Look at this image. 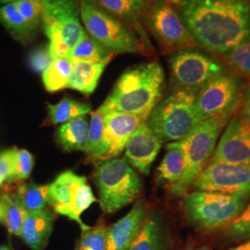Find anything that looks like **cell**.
<instances>
[{
  "instance_id": "3957f363",
  "label": "cell",
  "mask_w": 250,
  "mask_h": 250,
  "mask_svg": "<svg viewBox=\"0 0 250 250\" xmlns=\"http://www.w3.org/2000/svg\"><path fill=\"white\" fill-rule=\"evenodd\" d=\"M80 17L89 36L114 54L151 53L136 32L101 9L94 0H81Z\"/></svg>"
},
{
  "instance_id": "52a82bcc",
  "label": "cell",
  "mask_w": 250,
  "mask_h": 250,
  "mask_svg": "<svg viewBox=\"0 0 250 250\" xmlns=\"http://www.w3.org/2000/svg\"><path fill=\"white\" fill-rule=\"evenodd\" d=\"M248 205L244 197L197 190L186 194L183 209L190 224L204 231L227 227Z\"/></svg>"
},
{
  "instance_id": "b9f144b4",
  "label": "cell",
  "mask_w": 250,
  "mask_h": 250,
  "mask_svg": "<svg viewBox=\"0 0 250 250\" xmlns=\"http://www.w3.org/2000/svg\"><path fill=\"white\" fill-rule=\"evenodd\" d=\"M19 0H0V4H9V3H13Z\"/></svg>"
},
{
  "instance_id": "4316f807",
  "label": "cell",
  "mask_w": 250,
  "mask_h": 250,
  "mask_svg": "<svg viewBox=\"0 0 250 250\" xmlns=\"http://www.w3.org/2000/svg\"><path fill=\"white\" fill-rule=\"evenodd\" d=\"M0 23L20 42H26L34 36L35 30L20 14L13 3L0 7Z\"/></svg>"
},
{
  "instance_id": "9a60e30c",
  "label": "cell",
  "mask_w": 250,
  "mask_h": 250,
  "mask_svg": "<svg viewBox=\"0 0 250 250\" xmlns=\"http://www.w3.org/2000/svg\"><path fill=\"white\" fill-rule=\"evenodd\" d=\"M145 120L147 119L123 112L103 113L105 154L102 161L119 157L135 129Z\"/></svg>"
},
{
  "instance_id": "6da1fadb",
  "label": "cell",
  "mask_w": 250,
  "mask_h": 250,
  "mask_svg": "<svg viewBox=\"0 0 250 250\" xmlns=\"http://www.w3.org/2000/svg\"><path fill=\"white\" fill-rule=\"evenodd\" d=\"M177 12L197 45L225 54L250 38V0H188Z\"/></svg>"
},
{
  "instance_id": "ac0fdd59",
  "label": "cell",
  "mask_w": 250,
  "mask_h": 250,
  "mask_svg": "<svg viewBox=\"0 0 250 250\" xmlns=\"http://www.w3.org/2000/svg\"><path fill=\"white\" fill-rule=\"evenodd\" d=\"M53 214L46 209L26 211L21 237L31 250H43L53 230Z\"/></svg>"
},
{
  "instance_id": "30bf717a",
  "label": "cell",
  "mask_w": 250,
  "mask_h": 250,
  "mask_svg": "<svg viewBox=\"0 0 250 250\" xmlns=\"http://www.w3.org/2000/svg\"><path fill=\"white\" fill-rule=\"evenodd\" d=\"M243 98L240 78L230 72L218 74L197 91L196 109L200 122L222 115H232Z\"/></svg>"
},
{
  "instance_id": "2e32d148",
  "label": "cell",
  "mask_w": 250,
  "mask_h": 250,
  "mask_svg": "<svg viewBox=\"0 0 250 250\" xmlns=\"http://www.w3.org/2000/svg\"><path fill=\"white\" fill-rule=\"evenodd\" d=\"M148 215L144 200L135 202L124 218L107 227V250H128L140 232Z\"/></svg>"
},
{
  "instance_id": "8d00e7d4",
  "label": "cell",
  "mask_w": 250,
  "mask_h": 250,
  "mask_svg": "<svg viewBox=\"0 0 250 250\" xmlns=\"http://www.w3.org/2000/svg\"><path fill=\"white\" fill-rule=\"evenodd\" d=\"M53 60L48 46H46L38 48L31 54L29 58V63L33 71L37 73H43Z\"/></svg>"
},
{
  "instance_id": "484cf974",
  "label": "cell",
  "mask_w": 250,
  "mask_h": 250,
  "mask_svg": "<svg viewBox=\"0 0 250 250\" xmlns=\"http://www.w3.org/2000/svg\"><path fill=\"white\" fill-rule=\"evenodd\" d=\"M73 62L68 58L54 59L51 64L42 73L45 90L49 93L67 88L71 77Z\"/></svg>"
},
{
  "instance_id": "5bb4252c",
  "label": "cell",
  "mask_w": 250,
  "mask_h": 250,
  "mask_svg": "<svg viewBox=\"0 0 250 250\" xmlns=\"http://www.w3.org/2000/svg\"><path fill=\"white\" fill-rule=\"evenodd\" d=\"M162 141L153 132L147 120L135 129L125 146V159L145 175H148L152 163L161 150Z\"/></svg>"
},
{
  "instance_id": "4dcf8cb0",
  "label": "cell",
  "mask_w": 250,
  "mask_h": 250,
  "mask_svg": "<svg viewBox=\"0 0 250 250\" xmlns=\"http://www.w3.org/2000/svg\"><path fill=\"white\" fill-rule=\"evenodd\" d=\"M96 201L97 199L92 192V189L87 183V180L85 177H83L75 190L67 218L78 223L82 231L89 228L90 226L83 224V222L81 219V216Z\"/></svg>"
},
{
  "instance_id": "7c38bea8",
  "label": "cell",
  "mask_w": 250,
  "mask_h": 250,
  "mask_svg": "<svg viewBox=\"0 0 250 250\" xmlns=\"http://www.w3.org/2000/svg\"><path fill=\"white\" fill-rule=\"evenodd\" d=\"M197 190L218 192L250 200V166L209 161L195 180Z\"/></svg>"
},
{
  "instance_id": "4fadbf2b",
  "label": "cell",
  "mask_w": 250,
  "mask_h": 250,
  "mask_svg": "<svg viewBox=\"0 0 250 250\" xmlns=\"http://www.w3.org/2000/svg\"><path fill=\"white\" fill-rule=\"evenodd\" d=\"M210 161L250 166V124L239 115L232 117Z\"/></svg>"
},
{
  "instance_id": "e575fe53",
  "label": "cell",
  "mask_w": 250,
  "mask_h": 250,
  "mask_svg": "<svg viewBox=\"0 0 250 250\" xmlns=\"http://www.w3.org/2000/svg\"><path fill=\"white\" fill-rule=\"evenodd\" d=\"M20 14L35 31L41 24L43 0H19L13 2Z\"/></svg>"
},
{
  "instance_id": "d6986e66",
  "label": "cell",
  "mask_w": 250,
  "mask_h": 250,
  "mask_svg": "<svg viewBox=\"0 0 250 250\" xmlns=\"http://www.w3.org/2000/svg\"><path fill=\"white\" fill-rule=\"evenodd\" d=\"M170 237L160 213L147 215L143 226L128 250H169Z\"/></svg>"
},
{
  "instance_id": "7bdbcfd3",
  "label": "cell",
  "mask_w": 250,
  "mask_h": 250,
  "mask_svg": "<svg viewBox=\"0 0 250 250\" xmlns=\"http://www.w3.org/2000/svg\"><path fill=\"white\" fill-rule=\"evenodd\" d=\"M2 217H3V206L0 200V223L2 222Z\"/></svg>"
},
{
  "instance_id": "ab89813d",
  "label": "cell",
  "mask_w": 250,
  "mask_h": 250,
  "mask_svg": "<svg viewBox=\"0 0 250 250\" xmlns=\"http://www.w3.org/2000/svg\"><path fill=\"white\" fill-rule=\"evenodd\" d=\"M231 250H250V239L247 240L245 243L241 244L240 246L233 248Z\"/></svg>"
},
{
  "instance_id": "d6a6232c",
  "label": "cell",
  "mask_w": 250,
  "mask_h": 250,
  "mask_svg": "<svg viewBox=\"0 0 250 250\" xmlns=\"http://www.w3.org/2000/svg\"><path fill=\"white\" fill-rule=\"evenodd\" d=\"M225 238L230 242L250 239V204L246 206L241 213L226 227Z\"/></svg>"
},
{
  "instance_id": "836d02e7",
  "label": "cell",
  "mask_w": 250,
  "mask_h": 250,
  "mask_svg": "<svg viewBox=\"0 0 250 250\" xmlns=\"http://www.w3.org/2000/svg\"><path fill=\"white\" fill-rule=\"evenodd\" d=\"M224 56L232 67L250 78V38L232 48Z\"/></svg>"
},
{
  "instance_id": "44dd1931",
  "label": "cell",
  "mask_w": 250,
  "mask_h": 250,
  "mask_svg": "<svg viewBox=\"0 0 250 250\" xmlns=\"http://www.w3.org/2000/svg\"><path fill=\"white\" fill-rule=\"evenodd\" d=\"M109 62V60L101 62H73L67 88L76 90L83 95L92 94L97 88L99 79Z\"/></svg>"
},
{
  "instance_id": "d590c367",
  "label": "cell",
  "mask_w": 250,
  "mask_h": 250,
  "mask_svg": "<svg viewBox=\"0 0 250 250\" xmlns=\"http://www.w3.org/2000/svg\"><path fill=\"white\" fill-rule=\"evenodd\" d=\"M34 167V157L26 149H16L14 153V172L10 181L25 180Z\"/></svg>"
},
{
  "instance_id": "7402d4cb",
  "label": "cell",
  "mask_w": 250,
  "mask_h": 250,
  "mask_svg": "<svg viewBox=\"0 0 250 250\" xmlns=\"http://www.w3.org/2000/svg\"><path fill=\"white\" fill-rule=\"evenodd\" d=\"M89 122L85 116L76 118L61 125L56 138L64 150L84 151L87 143Z\"/></svg>"
},
{
  "instance_id": "f546056e",
  "label": "cell",
  "mask_w": 250,
  "mask_h": 250,
  "mask_svg": "<svg viewBox=\"0 0 250 250\" xmlns=\"http://www.w3.org/2000/svg\"><path fill=\"white\" fill-rule=\"evenodd\" d=\"M48 189L49 185L24 183L19 186L17 195L27 211H38L48 204Z\"/></svg>"
},
{
  "instance_id": "ba28073f",
  "label": "cell",
  "mask_w": 250,
  "mask_h": 250,
  "mask_svg": "<svg viewBox=\"0 0 250 250\" xmlns=\"http://www.w3.org/2000/svg\"><path fill=\"white\" fill-rule=\"evenodd\" d=\"M95 180L104 212L113 213L133 202L142 189V181L126 159L112 158L98 162Z\"/></svg>"
},
{
  "instance_id": "83f0119b",
  "label": "cell",
  "mask_w": 250,
  "mask_h": 250,
  "mask_svg": "<svg viewBox=\"0 0 250 250\" xmlns=\"http://www.w3.org/2000/svg\"><path fill=\"white\" fill-rule=\"evenodd\" d=\"M0 200L3 206L2 223L6 225L9 233L21 236L26 209L17 194H2Z\"/></svg>"
},
{
  "instance_id": "74e56055",
  "label": "cell",
  "mask_w": 250,
  "mask_h": 250,
  "mask_svg": "<svg viewBox=\"0 0 250 250\" xmlns=\"http://www.w3.org/2000/svg\"><path fill=\"white\" fill-rule=\"evenodd\" d=\"M15 148L0 153V188L5 181H10L14 172Z\"/></svg>"
},
{
  "instance_id": "f6af8a7d",
  "label": "cell",
  "mask_w": 250,
  "mask_h": 250,
  "mask_svg": "<svg viewBox=\"0 0 250 250\" xmlns=\"http://www.w3.org/2000/svg\"><path fill=\"white\" fill-rule=\"evenodd\" d=\"M209 250L208 248H201V249H198V250Z\"/></svg>"
},
{
  "instance_id": "f1b7e54d",
  "label": "cell",
  "mask_w": 250,
  "mask_h": 250,
  "mask_svg": "<svg viewBox=\"0 0 250 250\" xmlns=\"http://www.w3.org/2000/svg\"><path fill=\"white\" fill-rule=\"evenodd\" d=\"M84 152L86 153L88 161L97 163L103 160L105 154L103 113H100L98 110L91 115L87 143Z\"/></svg>"
},
{
  "instance_id": "e0dca14e",
  "label": "cell",
  "mask_w": 250,
  "mask_h": 250,
  "mask_svg": "<svg viewBox=\"0 0 250 250\" xmlns=\"http://www.w3.org/2000/svg\"><path fill=\"white\" fill-rule=\"evenodd\" d=\"M99 7L132 27L144 43L152 49L151 43L142 26L141 19L151 0H94Z\"/></svg>"
},
{
  "instance_id": "cb8c5ba5",
  "label": "cell",
  "mask_w": 250,
  "mask_h": 250,
  "mask_svg": "<svg viewBox=\"0 0 250 250\" xmlns=\"http://www.w3.org/2000/svg\"><path fill=\"white\" fill-rule=\"evenodd\" d=\"M91 110L92 106L89 103L65 97L56 104H47V123L52 125L65 124L76 118L85 116Z\"/></svg>"
},
{
  "instance_id": "1f68e13d",
  "label": "cell",
  "mask_w": 250,
  "mask_h": 250,
  "mask_svg": "<svg viewBox=\"0 0 250 250\" xmlns=\"http://www.w3.org/2000/svg\"><path fill=\"white\" fill-rule=\"evenodd\" d=\"M107 233L106 225L83 230L75 250H107Z\"/></svg>"
},
{
  "instance_id": "9c48e42d",
  "label": "cell",
  "mask_w": 250,
  "mask_h": 250,
  "mask_svg": "<svg viewBox=\"0 0 250 250\" xmlns=\"http://www.w3.org/2000/svg\"><path fill=\"white\" fill-rule=\"evenodd\" d=\"M145 23L165 52L194 48L197 43L178 12L165 0H151L143 15Z\"/></svg>"
},
{
  "instance_id": "277c9868",
  "label": "cell",
  "mask_w": 250,
  "mask_h": 250,
  "mask_svg": "<svg viewBox=\"0 0 250 250\" xmlns=\"http://www.w3.org/2000/svg\"><path fill=\"white\" fill-rule=\"evenodd\" d=\"M232 115L213 117L200 122L184 139L177 141L186 157V170L171 194L184 196L205 169L214 154L219 137Z\"/></svg>"
},
{
  "instance_id": "f35d334b",
  "label": "cell",
  "mask_w": 250,
  "mask_h": 250,
  "mask_svg": "<svg viewBox=\"0 0 250 250\" xmlns=\"http://www.w3.org/2000/svg\"><path fill=\"white\" fill-rule=\"evenodd\" d=\"M242 107L239 112V116L243 120L250 124V83L245 88L242 98Z\"/></svg>"
},
{
  "instance_id": "8992f818",
  "label": "cell",
  "mask_w": 250,
  "mask_h": 250,
  "mask_svg": "<svg viewBox=\"0 0 250 250\" xmlns=\"http://www.w3.org/2000/svg\"><path fill=\"white\" fill-rule=\"evenodd\" d=\"M80 18L78 0H43L41 23L53 59L68 58L86 34Z\"/></svg>"
},
{
  "instance_id": "7a4b0ae2",
  "label": "cell",
  "mask_w": 250,
  "mask_h": 250,
  "mask_svg": "<svg viewBox=\"0 0 250 250\" xmlns=\"http://www.w3.org/2000/svg\"><path fill=\"white\" fill-rule=\"evenodd\" d=\"M165 74L157 62L143 63L125 71L98 111L123 112L148 119L160 103Z\"/></svg>"
},
{
  "instance_id": "ee69618b",
  "label": "cell",
  "mask_w": 250,
  "mask_h": 250,
  "mask_svg": "<svg viewBox=\"0 0 250 250\" xmlns=\"http://www.w3.org/2000/svg\"><path fill=\"white\" fill-rule=\"evenodd\" d=\"M0 250H9V248H7V247H1Z\"/></svg>"
},
{
  "instance_id": "603a6c76",
  "label": "cell",
  "mask_w": 250,
  "mask_h": 250,
  "mask_svg": "<svg viewBox=\"0 0 250 250\" xmlns=\"http://www.w3.org/2000/svg\"><path fill=\"white\" fill-rule=\"evenodd\" d=\"M167 153L158 168V181L170 188L177 185L186 170V157L177 142L167 146Z\"/></svg>"
},
{
  "instance_id": "60d3db41",
  "label": "cell",
  "mask_w": 250,
  "mask_h": 250,
  "mask_svg": "<svg viewBox=\"0 0 250 250\" xmlns=\"http://www.w3.org/2000/svg\"><path fill=\"white\" fill-rule=\"evenodd\" d=\"M165 1H167L170 5L177 6L179 4H181L182 2H185V1H188V0H165Z\"/></svg>"
},
{
  "instance_id": "8fae6325",
  "label": "cell",
  "mask_w": 250,
  "mask_h": 250,
  "mask_svg": "<svg viewBox=\"0 0 250 250\" xmlns=\"http://www.w3.org/2000/svg\"><path fill=\"white\" fill-rule=\"evenodd\" d=\"M169 63L171 78L177 88L196 93L210 79L224 72L222 63L193 48L174 52Z\"/></svg>"
},
{
  "instance_id": "d4e9b609",
  "label": "cell",
  "mask_w": 250,
  "mask_h": 250,
  "mask_svg": "<svg viewBox=\"0 0 250 250\" xmlns=\"http://www.w3.org/2000/svg\"><path fill=\"white\" fill-rule=\"evenodd\" d=\"M115 55L86 33L79 43L73 47L68 59L72 62H101L107 60L111 61Z\"/></svg>"
},
{
  "instance_id": "ffe728a7",
  "label": "cell",
  "mask_w": 250,
  "mask_h": 250,
  "mask_svg": "<svg viewBox=\"0 0 250 250\" xmlns=\"http://www.w3.org/2000/svg\"><path fill=\"white\" fill-rule=\"evenodd\" d=\"M83 176L77 175L72 170H67L60 174L48 189V204L54 210L67 217L72 204L75 190Z\"/></svg>"
},
{
  "instance_id": "5b68a950",
  "label": "cell",
  "mask_w": 250,
  "mask_h": 250,
  "mask_svg": "<svg viewBox=\"0 0 250 250\" xmlns=\"http://www.w3.org/2000/svg\"><path fill=\"white\" fill-rule=\"evenodd\" d=\"M196 97V92L177 88L153 109L147 122L162 142L184 139L200 123Z\"/></svg>"
}]
</instances>
